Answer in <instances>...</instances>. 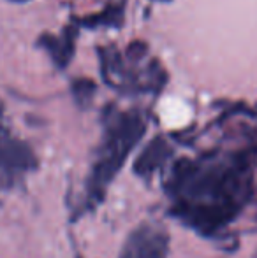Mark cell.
<instances>
[{
	"label": "cell",
	"mask_w": 257,
	"mask_h": 258,
	"mask_svg": "<svg viewBox=\"0 0 257 258\" xmlns=\"http://www.w3.org/2000/svg\"><path fill=\"white\" fill-rule=\"evenodd\" d=\"M11 2H27V0H11Z\"/></svg>",
	"instance_id": "5"
},
{
	"label": "cell",
	"mask_w": 257,
	"mask_h": 258,
	"mask_svg": "<svg viewBox=\"0 0 257 258\" xmlns=\"http://www.w3.org/2000/svg\"><path fill=\"white\" fill-rule=\"evenodd\" d=\"M166 235L155 228H141L130 237L122 258H164L166 256Z\"/></svg>",
	"instance_id": "2"
},
{
	"label": "cell",
	"mask_w": 257,
	"mask_h": 258,
	"mask_svg": "<svg viewBox=\"0 0 257 258\" xmlns=\"http://www.w3.org/2000/svg\"><path fill=\"white\" fill-rule=\"evenodd\" d=\"M42 42H44L46 49L52 53L53 60L64 67L69 60H71V54H72V41L71 37H65V41H60V39L53 37V35H44L42 37Z\"/></svg>",
	"instance_id": "4"
},
{
	"label": "cell",
	"mask_w": 257,
	"mask_h": 258,
	"mask_svg": "<svg viewBox=\"0 0 257 258\" xmlns=\"http://www.w3.org/2000/svg\"><path fill=\"white\" fill-rule=\"evenodd\" d=\"M144 132V121L137 114H122L113 121L110 128L106 146L102 150V158L95 170L97 183L108 181L113 172L122 165L125 155L134 148Z\"/></svg>",
	"instance_id": "1"
},
{
	"label": "cell",
	"mask_w": 257,
	"mask_h": 258,
	"mask_svg": "<svg viewBox=\"0 0 257 258\" xmlns=\"http://www.w3.org/2000/svg\"><path fill=\"white\" fill-rule=\"evenodd\" d=\"M159 2H169V0H159Z\"/></svg>",
	"instance_id": "6"
},
{
	"label": "cell",
	"mask_w": 257,
	"mask_h": 258,
	"mask_svg": "<svg viewBox=\"0 0 257 258\" xmlns=\"http://www.w3.org/2000/svg\"><path fill=\"white\" fill-rule=\"evenodd\" d=\"M32 162V155L27 148L18 144L13 137L7 134V130L0 125V169H18V167H28Z\"/></svg>",
	"instance_id": "3"
}]
</instances>
